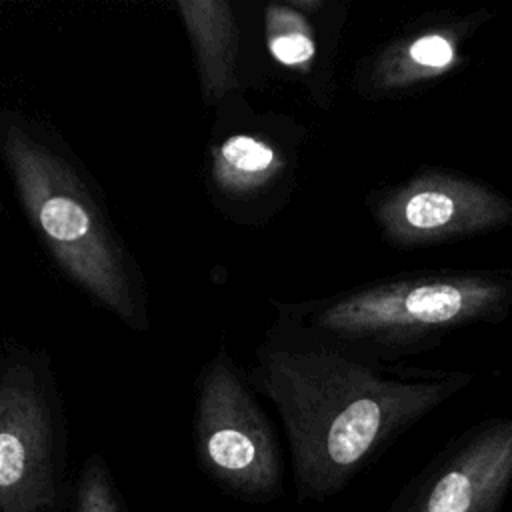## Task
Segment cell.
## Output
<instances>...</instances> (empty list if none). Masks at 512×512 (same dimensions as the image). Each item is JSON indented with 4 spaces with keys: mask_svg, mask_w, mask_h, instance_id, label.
I'll return each instance as SVG.
<instances>
[{
    "mask_svg": "<svg viewBox=\"0 0 512 512\" xmlns=\"http://www.w3.org/2000/svg\"><path fill=\"white\" fill-rule=\"evenodd\" d=\"M246 378L280 416L298 504H320L474 376L354 350L276 308Z\"/></svg>",
    "mask_w": 512,
    "mask_h": 512,
    "instance_id": "6da1fadb",
    "label": "cell"
},
{
    "mask_svg": "<svg viewBox=\"0 0 512 512\" xmlns=\"http://www.w3.org/2000/svg\"><path fill=\"white\" fill-rule=\"evenodd\" d=\"M0 156L16 198L58 268L126 326L148 328L142 272L96 180L48 124L0 108Z\"/></svg>",
    "mask_w": 512,
    "mask_h": 512,
    "instance_id": "7a4b0ae2",
    "label": "cell"
},
{
    "mask_svg": "<svg viewBox=\"0 0 512 512\" xmlns=\"http://www.w3.org/2000/svg\"><path fill=\"white\" fill-rule=\"evenodd\" d=\"M274 308L338 344L398 360L452 330L502 322L512 310V272L424 270Z\"/></svg>",
    "mask_w": 512,
    "mask_h": 512,
    "instance_id": "3957f363",
    "label": "cell"
},
{
    "mask_svg": "<svg viewBox=\"0 0 512 512\" xmlns=\"http://www.w3.org/2000/svg\"><path fill=\"white\" fill-rule=\"evenodd\" d=\"M214 110L204 164L208 198L230 222L262 226L294 194L308 130L292 116L252 108L244 94Z\"/></svg>",
    "mask_w": 512,
    "mask_h": 512,
    "instance_id": "277c9868",
    "label": "cell"
},
{
    "mask_svg": "<svg viewBox=\"0 0 512 512\" xmlns=\"http://www.w3.org/2000/svg\"><path fill=\"white\" fill-rule=\"evenodd\" d=\"M194 450L202 472L238 500L268 504L284 494L276 428L226 350H218L196 380Z\"/></svg>",
    "mask_w": 512,
    "mask_h": 512,
    "instance_id": "5b68a950",
    "label": "cell"
},
{
    "mask_svg": "<svg viewBox=\"0 0 512 512\" xmlns=\"http://www.w3.org/2000/svg\"><path fill=\"white\" fill-rule=\"evenodd\" d=\"M60 396L50 358L0 346V512H48L56 498Z\"/></svg>",
    "mask_w": 512,
    "mask_h": 512,
    "instance_id": "8992f818",
    "label": "cell"
},
{
    "mask_svg": "<svg viewBox=\"0 0 512 512\" xmlns=\"http://www.w3.org/2000/svg\"><path fill=\"white\" fill-rule=\"evenodd\" d=\"M366 206L394 248H430L512 224V198L470 174L422 166L410 178L372 190Z\"/></svg>",
    "mask_w": 512,
    "mask_h": 512,
    "instance_id": "52a82bcc",
    "label": "cell"
},
{
    "mask_svg": "<svg viewBox=\"0 0 512 512\" xmlns=\"http://www.w3.org/2000/svg\"><path fill=\"white\" fill-rule=\"evenodd\" d=\"M510 486L512 416H494L452 438L386 512H502Z\"/></svg>",
    "mask_w": 512,
    "mask_h": 512,
    "instance_id": "ba28073f",
    "label": "cell"
},
{
    "mask_svg": "<svg viewBox=\"0 0 512 512\" xmlns=\"http://www.w3.org/2000/svg\"><path fill=\"white\" fill-rule=\"evenodd\" d=\"M490 18L488 10H472L418 20L356 62V94L366 100H398L440 82L468 62L466 44Z\"/></svg>",
    "mask_w": 512,
    "mask_h": 512,
    "instance_id": "9c48e42d",
    "label": "cell"
},
{
    "mask_svg": "<svg viewBox=\"0 0 512 512\" xmlns=\"http://www.w3.org/2000/svg\"><path fill=\"white\" fill-rule=\"evenodd\" d=\"M344 22V2L286 0L268 2L264 8L268 54L306 86L320 110L334 102V58Z\"/></svg>",
    "mask_w": 512,
    "mask_h": 512,
    "instance_id": "30bf717a",
    "label": "cell"
},
{
    "mask_svg": "<svg viewBox=\"0 0 512 512\" xmlns=\"http://www.w3.org/2000/svg\"><path fill=\"white\" fill-rule=\"evenodd\" d=\"M180 20L192 46L202 100L220 106L242 94L244 28L236 4L228 0H178Z\"/></svg>",
    "mask_w": 512,
    "mask_h": 512,
    "instance_id": "8fae6325",
    "label": "cell"
},
{
    "mask_svg": "<svg viewBox=\"0 0 512 512\" xmlns=\"http://www.w3.org/2000/svg\"><path fill=\"white\" fill-rule=\"evenodd\" d=\"M74 512H122L104 462L92 456L78 480Z\"/></svg>",
    "mask_w": 512,
    "mask_h": 512,
    "instance_id": "7c38bea8",
    "label": "cell"
}]
</instances>
